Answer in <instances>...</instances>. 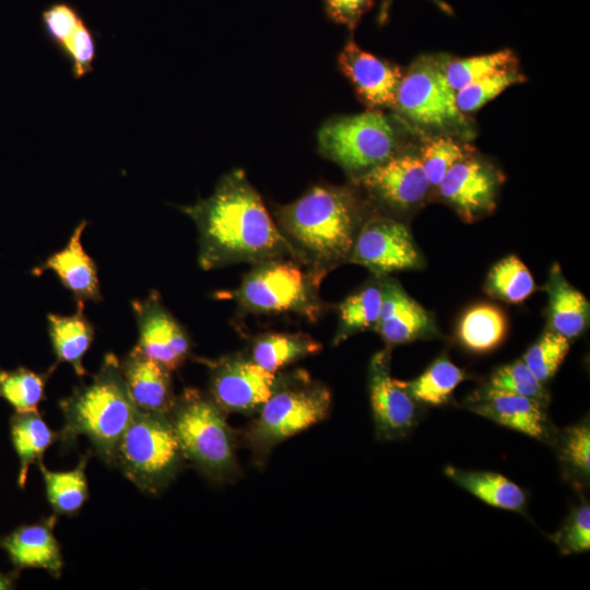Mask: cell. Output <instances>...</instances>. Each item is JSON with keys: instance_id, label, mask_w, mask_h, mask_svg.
I'll use <instances>...</instances> for the list:
<instances>
[{"instance_id": "10", "label": "cell", "mask_w": 590, "mask_h": 590, "mask_svg": "<svg viewBox=\"0 0 590 590\" xmlns=\"http://www.w3.org/2000/svg\"><path fill=\"white\" fill-rule=\"evenodd\" d=\"M347 262L365 267L376 278L424 266L408 226L379 214L369 215L362 225Z\"/></svg>"}, {"instance_id": "13", "label": "cell", "mask_w": 590, "mask_h": 590, "mask_svg": "<svg viewBox=\"0 0 590 590\" xmlns=\"http://www.w3.org/2000/svg\"><path fill=\"white\" fill-rule=\"evenodd\" d=\"M131 306L139 332L134 349L169 371L179 368L190 355L191 341L160 293L153 290L145 298L132 300Z\"/></svg>"}, {"instance_id": "4", "label": "cell", "mask_w": 590, "mask_h": 590, "mask_svg": "<svg viewBox=\"0 0 590 590\" xmlns=\"http://www.w3.org/2000/svg\"><path fill=\"white\" fill-rule=\"evenodd\" d=\"M322 280V275L296 259L274 258L252 264L238 287L222 296L234 300L243 312L295 314L316 322L326 310L319 295Z\"/></svg>"}, {"instance_id": "39", "label": "cell", "mask_w": 590, "mask_h": 590, "mask_svg": "<svg viewBox=\"0 0 590 590\" xmlns=\"http://www.w3.org/2000/svg\"><path fill=\"white\" fill-rule=\"evenodd\" d=\"M84 20L78 8L67 1H56L40 13V22L48 42L59 51Z\"/></svg>"}, {"instance_id": "3", "label": "cell", "mask_w": 590, "mask_h": 590, "mask_svg": "<svg viewBox=\"0 0 590 590\" xmlns=\"http://www.w3.org/2000/svg\"><path fill=\"white\" fill-rule=\"evenodd\" d=\"M60 409L64 416L62 441L72 442L84 435L109 464L115 463L119 440L138 410L122 377L120 361L111 353L105 355L88 384L60 401Z\"/></svg>"}, {"instance_id": "32", "label": "cell", "mask_w": 590, "mask_h": 590, "mask_svg": "<svg viewBox=\"0 0 590 590\" xmlns=\"http://www.w3.org/2000/svg\"><path fill=\"white\" fill-rule=\"evenodd\" d=\"M86 461L85 456L75 469L55 472L47 470L39 460L47 497L57 514L72 515L85 503L88 492L85 476Z\"/></svg>"}, {"instance_id": "37", "label": "cell", "mask_w": 590, "mask_h": 590, "mask_svg": "<svg viewBox=\"0 0 590 590\" xmlns=\"http://www.w3.org/2000/svg\"><path fill=\"white\" fill-rule=\"evenodd\" d=\"M472 155V149L449 137L425 140L420 150V160L432 187H437L445 174L459 161Z\"/></svg>"}, {"instance_id": "19", "label": "cell", "mask_w": 590, "mask_h": 590, "mask_svg": "<svg viewBox=\"0 0 590 590\" xmlns=\"http://www.w3.org/2000/svg\"><path fill=\"white\" fill-rule=\"evenodd\" d=\"M86 225V220H82L74 227L68 244L32 270L35 276L46 271L55 272L62 285L72 293L76 306L102 300L97 267L81 241Z\"/></svg>"}, {"instance_id": "40", "label": "cell", "mask_w": 590, "mask_h": 590, "mask_svg": "<svg viewBox=\"0 0 590 590\" xmlns=\"http://www.w3.org/2000/svg\"><path fill=\"white\" fill-rule=\"evenodd\" d=\"M58 52L68 61L74 79L84 78L93 71L97 42L85 20Z\"/></svg>"}, {"instance_id": "8", "label": "cell", "mask_w": 590, "mask_h": 590, "mask_svg": "<svg viewBox=\"0 0 590 590\" xmlns=\"http://www.w3.org/2000/svg\"><path fill=\"white\" fill-rule=\"evenodd\" d=\"M320 153L354 178L399 152L394 126L381 110L337 117L318 131Z\"/></svg>"}, {"instance_id": "9", "label": "cell", "mask_w": 590, "mask_h": 590, "mask_svg": "<svg viewBox=\"0 0 590 590\" xmlns=\"http://www.w3.org/2000/svg\"><path fill=\"white\" fill-rule=\"evenodd\" d=\"M393 109L409 121L426 128H462L465 125L442 69V58L416 59L400 81Z\"/></svg>"}, {"instance_id": "33", "label": "cell", "mask_w": 590, "mask_h": 590, "mask_svg": "<svg viewBox=\"0 0 590 590\" xmlns=\"http://www.w3.org/2000/svg\"><path fill=\"white\" fill-rule=\"evenodd\" d=\"M517 58L510 49L470 58H442L445 76L457 93L471 83L498 70L516 66Z\"/></svg>"}, {"instance_id": "15", "label": "cell", "mask_w": 590, "mask_h": 590, "mask_svg": "<svg viewBox=\"0 0 590 590\" xmlns=\"http://www.w3.org/2000/svg\"><path fill=\"white\" fill-rule=\"evenodd\" d=\"M355 179L373 198L398 211L417 206L432 188L420 156L411 152H398Z\"/></svg>"}, {"instance_id": "2", "label": "cell", "mask_w": 590, "mask_h": 590, "mask_svg": "<svg viewBox=\"0 0 590 590\" xmlns=\"http://www.w3.org/2000/svg\"><path fill=\"white\" fill-rule=\"evenodd\" d=\"M369 215L347 187L317 185L275 210V223L297 259L323 278L349 261Z\"/></svg>"}, {"instance_id": "25", "label": "cell", "mask_w": 590, "mask_h": 590, "mask_svg": "<svg viewBox=\"0 0 590 590\" xmlns=\"http://www.w3.org/2000/svg\"><path fill=\"white\" fill-rule=\"evenodd\" d=\"M508 321L504 310L489 303L469 307L457 327V340L467 351L484 354L498 347L505 340Z\"/></svg>"}, {"instance_id": "18", "label": "cell", "mask_w": 590, "mask_h": 590, "mask_svg": "<svg viewBox=\"0 0 590 590\" xmlns=\"http://www.w3.org/2000/svg\"><path fill=\"white\" fill-rule=\"evenodd\" d=\"M382 304L375 331L387 347L439 337L433 316L391 278H382Z\"/></svg>"}, {"instance_id": "20", "label": "cell", "mask_w": 590, "mask_h": 590, "mask_svg": "<svg viewBox=\"0 0 590 590\" xmlns=\"http://www.w3.org/2000/svg\"><path fill=\"white\" fill-rule=\"evenodd\" d=\"M120 369L138 410L169 414L176 398L172 371L134 347L120 362Z\"/></svg>"}, {"instance_id": "6", "label": "cell", "mask_w": 590, "mask_h": 590, "mask_svg": "<svg viewBox=\"0 0 590 590\" xmlns=\"http://www.w3.org/2000/svg\"><path fill=\"white\" fill-rule=\"evenodd\" d=\"M169 417L185 459L213 481L235 477L239 471L233 432L211 397L186 388L175 398Z\"/></svg>"}, {"instance_id": "5", "label": "cell", "mask_w": 590, "mask_h": 590, "mask_svg": "<svg viewBox=\"0 0 590 590\" xmlns=\"http://www.w3.org/2000/svg\"><path fill=\"white\" fill-rule=\"evenodd\" d=\"M331 392L303 370L278 375L275 388L250 423L245 440L261 464L283 440L324 420Z\"/></svg>"}, {"instance_id": "1", "label": "cell", "mask_w": 590, "mask_h": 590, "mask_svg": "<svg viewBox=\"0 0 590 590\" xmlns=\"http://www.w3.org/2000/svg\"><path fill=\"white\" fill-rule=\"evenodd\" d=\"M180 210L197 226L202 270L282 257L298 260L243 169L224 175L211 196Z\"/></svg>"}, {"instance_id": "36", "label": "cell", "mask_w": 590, "mask_h": 590, "mask_svg": "<svg viewBox=\"0 0 590 590\" xmlns=\"http://www.w3.org/2000/svg\"><path fill=\"white\" fill-rule=\"evenodd\" d=\"M524 81L526 76L517 66L498 70L458 91L457 106L462 114L476 111L506 88Z\"/></svg>"}, {"instance_id": "26", "label": "cell", "mask_w": 590, "mask_h": 590, "mask_svg": "<svg viewBox=\"0 0 590 590\" xmlns=\"http://www.w3.org/2000/svg\"><path fill=\"white\" fill-rule=\"evenodd\" d=\"M322 349L320 342L303 332H266L252 338L248 357L267 371L279 369L317 354Z\"/></svg>"}, {"instance_id": "42", "label": "cell", "mask_w": 590, "mask_h": 590, "mask_svg": "<svg viewBox=\"0 0 590 590\" xmlns=\"http://www.w3.org/2000/svg\"><path fill=\"white\" fill-rule=\"evenodd\" d=\"M374 0H324L327 15L337 24L354 31Z\"/></svg>"}, {"instance_id": "43", "label": "cell", "mask_w": 590, "mask_h": 590, "mask_svg": "<svg viewBox=\"0 0 590 590\" xmlns=\"http://www.w3.org/2000/svg\"><path fill=\"white\" fill-rule=\"evenodd\" d=\"M9 588H11L10 579L7 576L0 574V590H5Z\"/></svg>"}, {"instance_id": "28", "label": "cell", "mask_w": 590, "mask_h": 590, "mask_svg": "<svg viewBox=\"0 0 590 590\" xmlns=\"http://www.w3.org/2000/svg\"><path fill=\"white\" fill-rule=\"evenodd\" d=\"M467 378L463 369L441 355L418 377L401 382L416 403L438 406L448 403L455 389Z\"/></svg>"}, {"instance_id": "31", "label": "cell", "mask_w": 590, "mask_h": 590, "mask_svg": "<svg viewBox=\"0 0 590 590\" xmlns=\"http://www.w3.org/2000/svg\"><path fill=\"white\" fill-rule=\"evenodd\" d=\"M553 445L566 473L577 487L589 483L590 475V425L589 421L557 430Z\"/></svg>"}, {"instance_id": "12", "label": "cell", "mask_w": 590, "mask_h": 590, "mask_svg": "<svg viewBox=\"0 0 590 590\" xmlns=\"http://www.w3.org/2000/svg\"><path fill=\"white\" fill-rule=\"evenodd\" d=\"M390 349L375 353L368 364L369 400L377 438H404L418 418L417 405L401 380L391 377Z\"/></svg>"}, {"instance_id": "21", "label": "cell", "mask_w": 590, "mask_h": 590, "mask_svg": "<svg viewBox=\"0 0 590 590\" xmlns=\"http://www.w3.org/2000/svg\"><path fill=\"white\" fill-rule=\"evenodd\" d=\"M56 517L44 522L21 527L0 541L12 563L19 568H44L55 577L60 576L62 557L54 535Z\"/></svg>"}, {"instance_id": "30", "label": "cell", "mask_w": 590, "mask_h": 590, "mask_svg": "<svg viewBox=\"0 0 590 590\" xmlns=\"http://www.w3.org/2000/svg\"><path fill=\"white\" fill-rule=\"evenodd\" d=\"M484 290L505 303L520 304L534 292L535 282L528 267L517 256L510 255L492 267Z\"/></svg>"}, {"instance_id": "35", "label": "cell", "mask_w": 590, "mask_h": 590, "mask_svg": "<svg viewBox=\"0 0 590 590\" xmlns=\"http://www.w3.org/2000/svg\"><path fill=\"white\" fill-rule=\"evenodd\" d=\"M484 386L532 399L545 408L551 400L544 384L532 374L522 359L497 367Z\"/></svg>"}, {"instance_id": "22", "label": "cell", "mask_w": 590, "mask_h": 590, "mask_svg": "<svg viewBox=\"0 0 590 590\" xmlns=\"http://www.w3.org/2000/svg\"><path fill=\"white\" fill-rule=\"evenodd\" d=\"M543 290L547 294L548 329L567 338L580 337L589 324L590 305L586 296L568 283L555 263Z\"/></svg>"}, {"instance_id": "38", "label": "cell", "mask_w": 590, "mask_h": 590, "mask_svg": "<svg viewBox=\"0 0 590 590\" xmlns=\"http://www.w3.org/2000/svg\"><path fill=\"white\" fill-rule=\"evenodd\" d=\"M570 349V340L547 329L523 354L522 361L543 384L554 377Z\"/></svg>"}, {"instance_id": "23", "label": "cell", "mask_w": 590, "mask_h": 590, "mask_svg": "<svg viewBox=\"0 0 590 590\" xmlns=\"http://www.w3.org/2000/svg\"><path fill=\"white\" fill-rule=\"evenodd\" d=\"M48 333L57 363L70 364L75 374H86L83 358L94 340V326L84 314V306H76L70 316L47 315Z\"/></svg>"}, {"instance_id": "14", "label": "cell", "mask_w": 590, "mask_h": 590, "mask_svg": "<svg viewBox=\"0 0 590 590\" xmlns=\"http://www.w3.org/2000/svg\"><path fill=\"white\" fill-rule=\"evenodd\" d=\"M502 180L491 164L470 155L456 163L436 188L464 222L472 223L495 209Z\"/></svg>"}, {"instance_id": "11", "label": "cell", "mask_w": 590, "mask_h": 590, "mask_svg": "<svg viewBox=\"0 0 590 590\" xmlns=\"http://www.w3.org/2000/svg\"><path fill=\"white\" fill-rule=\"evenodd\" d=\"M200 362L208 367L210 397L223 412L257 413L276 385L278 376L248 355L236 353Z\"/></svg>"}, {"instance_id": "29", "label": "cell", "mask_w": 590, "mask_h": 590, "mask_svg": "<svg viewBox=\"0 0 590 590\" xmlns=\"http://www.w3.org/2000/svg\"><path fill=\"white\" fill-rule=\"evenodd\" d=\"M11 436L20 458L19 485L24 487L30 465L40 460L45 450L58 438L38 412L16 413L11 422Z\"/></svg>"}, {"instance_id": "16", "label": "cell", "mask_w": 590, "mask_h": 590, "mask_svg": "<svg viewBox=\"0 0 590 590\" xmlns=\"http://www.w3.org/2000/svg\"><path fill=\"white\" fill-rule=\"evenodd\" d=\"M462 406L499 425L553 444L557 429L548 420L545 406L536 401L486 386L471 392Z\"/></svg>"}, {"instance_id": "41", "label": "cell", "mask_w": 590, "mask_h": 590, "mask_svg": "<svg viewBox=\"0 0 590 590\" xmlns=\"http://www.w3.org/2000/svg\"><path fill=\"white\" fill-rule=\"evenodd\" d=\"M565 555L590 548V506L587 502L574 508L562 528L551 536Z\"/></svg>"}, {"instance_id": "44", "label": "cell", "mask_w": 590, "mask_h": 590, "mask_svg": "<svg viewBox=\"0 0 590 590\" xmlns=\"http://www.w3.org/2000/svg\"><path fill=\"white\" fill-rule=\"evenodd\" d=\"M439 8H441L444 11L448 12L449 9H448V5L445 4L442 1L440 0H433Z\"/></svg>"}, {"instance_id": "17", "label": "cell", "mask_w": 590, "mask_h": 590, "mask_svg": "<svg viewBox=\"0 0 590 590\" xmlns=\"http://www.w3.org/2000/svg\"><path fill=\"white\" fill-rule=\"evenodd\" d=\"M338 66L369 110L393 108L403 75L399 66L365 51L352 39L340 51Z\"/></svg>"}, {"instance_id": "24", "label": "cell", "mask_w": 590, "mask_h": 590, "mask_svg": "<svg viewBox=\"0 0 590 590\" xmlns=\"http://www.w3.org/2000/svg\"><path fill=\"white\" fill-rule=\"evenodd\" d=\"M445 475L480 500L496 508L526 514L527 495L504 475L488 471H469L448 465Z\"/></svg>"}, {"instance_id": "7", "label": "cell", "mask_w": 590, "mask_h": 590, "mask_svg": "<svg viewBox=\"0 0 590 590\" xmlns=\"http://www.w3.org/2000/svg\"><path fill=\"white\" fill-rule=\"evenodd\" d=\"M184 459L169 414L137 410L119 440L115 463L140 489L157 493Z\"/></svg>"}, {"instance_id": "34", "label": "cell", "mask_w": 590, "mask_h": 590, "mask_svg": "<svg viewBox=\"0 0 590 590\" xmlns=\"http://www.w3.org/2000/svg\"><path fill=\"white\" fill-rule=\"evenodd\" d=\"M56 365L45 374H38L24 367L12 371H0V396L16 413L37 412V405L44 398L46 381Z\"/></svg>"}, {"instance_id": "27", "label": "cell", "mask_w": 590, "mask_h": 590, "mask_svg": "<svg viewBox=\"0 0 590 590\" xmlns=\"http://www.w3.org/2000/svg\"><path fill=\"white\" fill-rule=\"evenodd\" d=\"M382 292V278L375 276L338 305L339 322L333 346L358 332L375 329L380 317Z\"/></svg>"}]
</instances>
